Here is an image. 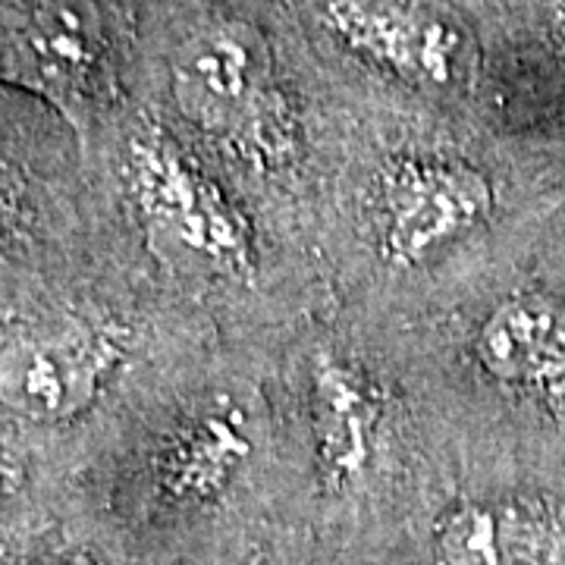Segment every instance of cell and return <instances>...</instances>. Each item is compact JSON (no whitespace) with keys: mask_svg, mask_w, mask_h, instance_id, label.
I'll return each mask as SVG.
<instances>
[{"mask_svg":"<svg viewBox=\"0 0 565 565\" xmlns=\"http://www.w3.org/2000/svg\"><path fill=\"white\" fill-rule=\"evenodd\" d=\"M475 359L497 384L565 403V302L544 292H515L475 333Z\"/></svg>","mask_w":565,"mask_h":565,"instance_id":"cell-6","label":"cell"},{"mask_svg":"<svg viewBox=\"0 0 565 565\" xmlns=\"http://www.w3.org/2000/svg\"><path fill=\"white\" fill-rule=\"evenodd\" d=\"M98 66V39L76 0H41L3 41V70L32 82L73 117Z\"/></svg>","mask_w":565,"mask_h":565,"instance_id":"cell-9","label":"cell"},{"mask_svg":"<svg viewBox=\"0 0 565 565\" xmlns=\"http://www.w3.org/2000/svg\"><path fill=\"white\" fill-rule=\"evenodd\" d=\"M252 440L233 405L207 408L173 440L167 452V484L177 497L211 500L248 459Z\"/></svg>","mask_w":565,"mask_h":565,"instance_id":"cell-10","label":"cell"},{"mask_svg":"<svg viewBox=\"0 0 565 565\" xmlns=\"http://www.w3.org/2000/svg\"><path fill=\"white\" fill-rule=\"evenodd\" d=\"M565 527L534 500L452 505L434 527L437 565H556Z\"/></svg>","mask_w":565,"mask_h":565,"instance_id":"cell-7","label":"cell"},{"mask_svg":"<svg viewBox=\"0 0 565 565\" xmlns=\"http://www.w3.org/2000/svg\"><path fill=\"white\" fill-rule=\"evenodd\" d=\"M327 22L359 54L422 85H449L462 32L427 0H327Z\"/></svg>","mask_w":565,"mask_h":565,"instance_id":"cell-5","label":"cell"},{"mask_svg":"<svg viewBox=\"0 0 565 565\" xmlns=\"http://www.w3.org/2000/svg\"><path fill=\"white\" fill-rule=\"evenodd\" d=\"M117 349L79 327L22 333L0 349V403L25 418L61 422L95 399Z\"/></svg>","mask_w":565,"mask_h":565,"instance_id":"cell-4","label":"cell"},{"mask_svg":"<svg viewBox=\"0 0 565 565\" xmlns=\"http://www.w3.org/2000/svg\"><path fill=\"white\" fill-rule=\"evenodd\" d=\"M493 211L487 173L462 161L408 158L381 189V255L396 267L427 262Z\"/></svg>","mask_w":565,"mask_h":565,"instance_id":"cell-3","label":"cell"},{"mask_svg":"<svg viewBox=\"0 0 565 565\" xmlns=\"http://www.w3.org/2000/svg\"><path fill=\"white\" fill-rule=\"evenodd\" d=\"M136 189L148 223L207 267L243 277L255 274V252L236 207L221 185L204 177L167 141L136 148Z\"/></svg>","mask_w":565,"mask_h":565,"instance_id":"cell-2","label":"cell"},{"mask_svg":"<svg viewBox=\"0 0 565 565\" xmlns=\"http://www.w3.org/2000/svg\"><path fill=\"white\" fill-rule=\"evenodd\" d=\"M311 408L318 465L330 490L359 484L374 459L381 399L359 364L337 349H318L311 359Z\"/></svg>","mask_w":565,"mask_h":565,"instance_id":"cell-8","label":"cell"},{"mask_svg":"<svg viewBox=\"0 0 565 565\" xmlns=\"http://www.w3.org/2000/svg\"><path fill=\"white\" fill-rule=\"evenodd\" d=\"M173 95L189 120L248 161L286 158L282 102L270 79L267 47L252 25L217 22L185 41L173 63Z\"/></svg>","mask_w":565,"mask_h":565,"instance_id":"cell-1","label":"cell"},{"mask_svg":"<svg viewBox=\"0 0 565 565\" xmlns=\"http://www.w3.org/2000/svg\"><path fill=\"white\" fill-rule=\"evenodd\" d=\"M70 565H85V563H70Z\"/></svg>","mask_w":565,"mask_h":565,"instance_id":"cell-12","label":"cell"},{"mask_svg":"<svg viewBox=\"0 0 565 565\" xmlns=\"http://www.w3.org/2000/svg\"><path fill=\"white\" fill-rule=\"evenodd\" d=\"M7 481H10V475H7V468H0V487L7 484Z\"/></svg>","mask_w":565,"mask_h":565,"instance_id":"cell-11","label":"cell"}]
</instances>
